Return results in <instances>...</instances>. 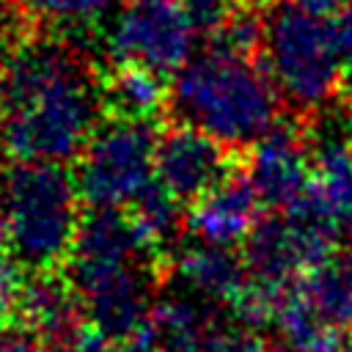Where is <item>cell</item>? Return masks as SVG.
I'll list each match as a JSON object with an SVG mask.
<instances>
[{"mask_svg":"<svg viewBox=\"0 0 352 352\" xmlns=\"http://www.w3.org/2000/svg\"><path fill=\"white\" fill-rule=\"evenodd\" d=\"M267 352H297L294 346H289V344H280V346H275V349H267Z\"/></svg>","mask_w":352,"mask_h":352,"instance_id":"cell-30","label":"cell"},{"mask_svg":"<svg viewBox=\"0 0 352 352\" xmlns=\"http://www.w3.org/2000/svg\"><path fill=\"white\" fill-rule=\"evenodd\" d=\"M77 187L91 209H129L157 182V135L148 121L118 118L96 126L77 157Z\"/></svg>","mask_w":352,"mask_h":352,"instance_id":"cell-5","label":"cell"},{"mask_svg":"<svg viewBox=\"0 0 352 352\" xmlns=\"http://www.w3.org/2000/svg\"><path fill=\"white\" fill-rule=\"evenodd\" d=\"M77 179L55 162H16L3 179L0 209L8 226V250L33 270H55L69 258L80 214Z\"/></svg>","mask_w":352,"mask_h":352,"instance_id":"cell-3","label":"cell"},{"mask_svg":"<svg viewBox=\"0 0 352 352\" xmlns=\"http://www.w3.org/2000/svg\"><path fill=\"white\" fill-rule=\"evenodd\" d=\"M146 322L160 338V352H201V341L209 327L204 311L192 300L176 294L154 300Z\"/></svg>","mask_w":352,"mask_h":352,"instance_id":"cell-16","label":"cell"},{"mask_svg":"<svg viewBox=\"0 0 352 352\" xmlns=\"http://www.w3.org/2000/svg\"><path fill=\"white\" fill-rule=\"evenodd\" d=\"M16 314L30 336L52 346L72 341L88 324L77 289L52 270H41L25 280Z\"/></svg>","mask_w":352,"mask_h":352,"instance_id":"cell-12","label":"cell"},{"mask_svg":"<svg viewBox=\"0 0 352 352\" xmlns=\"http://www.w3.org/2000/svg\"><path fill=\"white\" fill-rule=\"evenodd\" d=\"M212 47L253 58V52L264 44V16H258L245 0L234 8V14L226 19V25L209 38Z\"/></svg>","mask_w":352,"mask_h":352,"instance_id":"cell-19","label":"cell"},{"mask_svg":"<svg viewBox=\"0 0 352 352\" xmlns=\"http://www.w3.org/2000/svg\"><path fill=\"white\" fill-rule=\"evenodd\" d=\"M242 0H182L187 16L192 19L198 33H206L209 38L226 25V19L234 14V8Z\"/></svg>","mask_w":352,"mask_h":352,"instance_id":"cell-21","label":"cell"},{"mask_svg":"<svg viewBox=\"0 0 352 352\" xmlns=\"http://www.w3.org/2000/svg\"><path fill=\"white\" fill-rule=\"evenodd\" d=\"M8 248V226H6V214L0 209V250Z\"/></svg>","mask_w":352,"mask_h":352,"instance_id":"cell-28","label":"cell"},{"mask_svg":"<svg viewBox=\"0 0 352 352\" xmlns=\"http://www.w3.org/2000/svg\"><path fill=\"white\" fill-rule=\"evenodd\" d=\"M294 289L327 327L352 333V245L333 248L294 283Z\"/></svg>","mask_w":352,"mask_h":352,"instance_id":"cell-14","label":"cell"},{"mask_svg":"<svg viewBox=\"0 0 352 352\" xmlns=\"http://www.w3.org/2000/svg\"><path fill=\"white\" fill-rule=\"evenodd\" d=\"M327 25L344 60H352V0H344L333 14H327Z\"/></svg>","mask_w":352,"mask_h":352,"instance_id":"cell-23","label":"cell"},{"mask_svg":"<svg viewBox=\"0 0 352 352\" xmlns=\"http://www.w3.org/2000/svg\"><path fill=\"white\" fill-rule=\"evenodd\" d=\"M314 157L294 126L278 124L250 146L248 179L253 182L264 206L292 209L311 187Z\"/></svg>","mask_w":352,"mask_h":352,"instance_id":"cell-9","label":"cell"},{"mask_svg":"<svg viewBox=\"0 0 352 352\" xmlns=\"http://www.w3.org/2000/svg\"><path fill=\"white\" fill-rule=\"evenodd\" d=\"M195 25L182 0H126L107 30V52L116 63L176 74L195 50Z\"/></svg>","mask_w":352,"mask_h":352,"instance_id":"cell-7","label":"cell"},{"mask_svg":"<svg viewBox=\"0 0 352 352\" xmlns=\"http://www.w3.org/2000/svg\"><path fill=\"white\" fill-rule=\"evenodd\" d=\"M129 214L151 248H162L173 242L182 228V201L170 190H165L160 182L148 184L135 198V204L129 206Z\"/></svg>","mask_w":352,"mask_h":352,"instance_id":"cell-17","label":"cell"},{"mask_svg":"<svg viewBox=\"0 0 352 352\" xmlns=\"http://www.w3.org/2000/svg\"><path fill=\"white\" fill-rule=\"evenodd\" d=\"M344 96H346V104H349V113H352V69L344 77Z\"/></svg>","mask_w":352,"mask_h":352,"instance_id":"cell-29","label":"cell"},{"mask_svg":"<svg viewBox=\"0 0 352 352\" xmlns=\"http://www.w3.org/2000/svg\"><path fill=\"white\" fill-rule=\"evenodd\" d=\"M294 3L302 6V8H308V11H314V14L327 16V14H333L344 0H294Z\"/></svg>","mask_w":352,"mask_h":352,"instance_id":"cell-27","label":"cell"},{"mask_svg":"<svg viewBox=\"0 0 352 352\" xmlns=\"http://www.w3.org/2000/svg\"><path fill=\"white\" fill-rule=\"evenodd\" d=\"M102 88L63 41L14 47L0 82V146L16 162L66 165L99 126Z\"/></svg>","mask_w":352,"mask_h":352,"instance_id":"cell-1","label":"cell"},{"mask_svg":"<svg viewBox=\"0 0 352 352\" xmlns=\"http://www.w3.org/2000/svg\"><path fill=\"white\" fill-rule=\"evenodd\" d=\"M170 88L162 82V74L135 66V63H116L113 74L102 88V102L118 118L132 121H151L168 107Z\"/></svg>","mask_w":352,"mask_h":352,"instance_id":"cell-15","label":"cell"},{"mask_svg":"<svg viewBox=\"0 0 352 352\" xmlns=\"http://www.w3.org/2000/svg\"><path fill=\"white\" fill-rule=\"evenodd\" d=\"M16 264H19L16 258H8L0 253V322H6L19 308V294L25 283Z\"/></svg>","mask_w":352,"mask_h":352,"instance_id":"cell-22","label":"cell"},{"mask_svg":"<svg viewBox=\"0 0 352 352\" xmlns=\"http://www.w3.org/2000/svg\"><path fill=\"white\" fill-rule=\"evenodd\" d=\"M50 352H113V346H110V338H104L96 327L85 324L72 341H66L60 346H52Z\"/></svg>","mask_w":352,"mask_h":352,"instance_id":"cell-24","label":"cell"},{"mask_svg":"<svg viewBox=\"0 0 352 352\" xmlns=\"http://www.w3.org/2000/svg\"><path fill=\"white\" fill-rule=\"evenodd\" d=\"M28 16H38L50 25L80 30L99 22L116 0H14Z\"/></svg>","mask_w":352,"mask_h":352,"instance_id":"cell-18","label":"cell"},{"mask_svg":"<svg viewBox=\"0 0 352 352\" xmlns=\"http://www.w3.org/2000/svg\"><path fill=\"white\" fill-rule=\"evenodd\" d=\"M69 280L88 324L110 341L138 330L154 305L148 258H69Z\"/></svg>","mask_w":352,"mask_h":352,"instance_id":"cell-6","label":"cell"},{"mask_svg":"<svg viewBox=\"0 0 352 352\" xmlns=\"http://www.w3.org/2000/svg\"><path fill=\"white\" fill-rule=\"evenodd\" d=\"M261 47L264 69L292 107L311 113L341 91L346 60L333 41L327 16L294 0H275L264 14Z\"/></svg>","mask_w":352,"mask_h":352,"instance_id":"cell-4","label":"cell"},{"mask_svg":"<svg viewBox=\"0 0 352 352\" xmlns=\"http://www.w3.org/2000/svg\"><path fill=\"white\" fill-rule=\"evenodd\" d=\"M3 72H6V60H3V52H0V82H3Z\"/></svg>","mask_w":352,"mask_h":352,"instance_id":"cell-31","label":"cell"},{"mask_svg":"<svg viewBox=\"0 0 352 352\" xmlns=\"http://www.w3.org/2000/svg\"><path fill=\"white\" fill-rule=\"evenodd\" d=\"M278 96L264 66L212 47L173 74L168 107L179 124L201 129L226 148H245L278 126Z\"/></svg>","mask_w":352,"mask_h":352,"instance_id":"cell-2","label":"cell"},{"mask_svg":"<svg viewBox=\"0 0 352 352\" xmlns=\"http://www.w3.org/2000/svg\"><path fill=\"white\" fill-rule=\"evenodd\" d=\"M311 157V187L292 209L314 214L336 236H352V140L330 132L314 146Z\"/></svg>","mask_w":352,"mask_h":352,"instance_id":"cell-11","label":"cell"},{"mask_svg":"<svg viewBox=\"0 0 352 352\" xmlns=\"http://www.w3.org/2000/svg\"><path fill=\"white\" fill-rule=\"evenodd\" d=\"M0 352H44L30 333H0Z\"/></svg>","mask_w":352,"mask_h":352,"instance_id":"cell-26","label":"cell"},{"mask_svg":"<svg viewBox=\"0 0 352 352\" xmlns=\"http://www.w3.org/2000/svg\"><path fill=\"white\" fill-rule=\"evenodd\" d=\"M201 352H267L261 338L248 324H209Z\"/></svg>","mask_w":352,"mask_h":352,"instance_id":"cell-20","label":"cell"},{"mask_svg":"<svg viewBox=\"0 0 352 352\" xmlns=\"http://www.w3.org/2000/svg\"><path fill=\"white\" fill-rule=\"evenodd\" d=\"M173 272H176V280L195 297L226 302V305L242 292L248 280L245 258L234 253V248L212 245L201 239H195L192 245H184L176 253Z\"/></svg>","mask_w":352,"mask_h":352,"instance_id":"cell-13","label":"cell"},{"mask_svg":"<svg viewBox=\"0 0 352 352\" xmlns=\"http://www.w3.org/2000/svg\"><path fill=\"white\" fill-rule=\"evenodd\" d=\"M226 176V146L201 129L176 124L157 138V182L179 201H198Z\"/></svg>","mask_w":352,"mask_h":352,"instance_id":"cell-8","label":"cell"},{"mask_svg":"<svg viewBox=\"0 0 352 352\" xmlns=\"http://www.w3.org/2000/svg\"><path fill=\"white\" fill-rule=\"evenodd\" d=\"M261 198L248 173H228L209 192L192 201L187 212V228L192 239L236 248L261 223Z\"/></svg>","mask_w":352,"mask_h":352,"instance_id":"cell-10","label":"cell"},{"mask_svg":"<svg viewBox=\"0 0 352 352\" xmlns=\"http://www.w3.org/2000/svg\"><path fill=\"white\" fill-rule=\"evenodd\" d=\"M113 352H160V338H157L154 327L148 322H143L129 336L118 338L116 346H113Z\"/></svg>","mask_w":352,"mask_h":352,"instance_id":"cell-25","label":"cell"}]
</instances>
